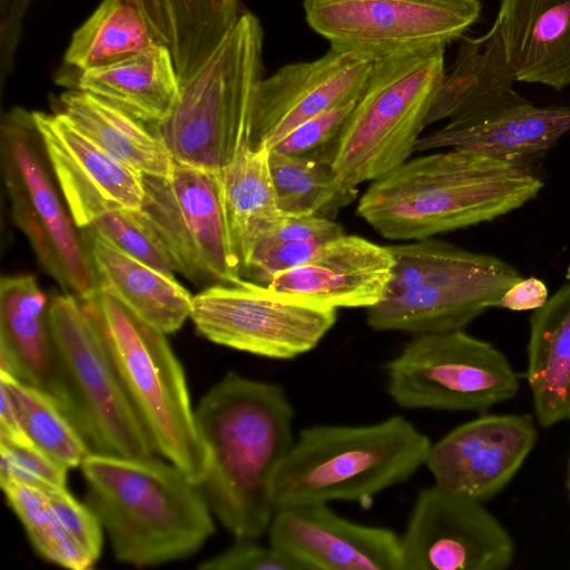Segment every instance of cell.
Masks as SVG:
<instances>
[{"label": "cell", "instance_id": "obj_36", "mask_svg": "<svg viewBox=\"0 0 570 570\" xmlns=\"http://www.w3.org/2000/svg\"><path fill=\"white\" fill-rule=\"evenodd\" d=\"M68 469L35 444L20 445L0 439V482L16 480L48 493L66 488Z\"/></svg>", "mask_w": 570, "mask_h": 570}, {"label": "cell", "instance_id": "obj_2", "mask_svg": "<svg viewBox=\"0 0 570 570\" xmlns=\"http://www.w3.org/2000/svg\"><path fill=\"white\" fill-rule=\"evenodd\" d=\"M529 168L450 148L410 158L371 181L356 214L391 240H419L494 220L538 197Z\"/></svg>", "mask_w": 570, "mask_h": 570}, {"label": "cell", "instance_id": "obj_31", "mask_svg": "<svg viewBox=\"0 0 570 570\" xmlns=\"http://www.w3.org/2000/svg\"><path fill=\"white\" fill-rule=\"evenodd\" d=\"M173 56L180 86L220 46L242 12L238 0H147Z\"/></svg>", "mask_w": 570, "mask_h": 570}, {"label": "cell", "instance_id": "obj_9", "mask_svg": "<svg viewBox=\"0 0 570 570\" xmlns=\"http://www.w3.org/2000/svg\"><path fill=\"white\" fill-rule=\"evenodd\" d=\"M399 272L411 287L366 308L374 331L414 335L463 330L498 307L504 292L522 278L508 262L429 237L402 244Z\"/></svg>", "mask_w": 570, "mask_h": 570}, {"label": "cell", "instance_id": "obj_22", "mask_svg": "<svg viewBox=\"0 0 570 570\" xmlns=\"http://www.w3.org/2000/svg\"><path fill=\"white\" fill-rule=\"evenodd\" d=\"M81 232L99 292L112 296L139 320L166 335L178 331L190 317L193 295L175 277L122 250L90 228Z\"/></svg>", "mask_w": 570, "mask_h": 570}, {"label": "cell", "instance_id": "obj_37", "mask_svg": "<svg viewBox=\"0 0 570 570\" xmlns=\"http://www.w3.org/2000/svg\"><path fill=\"white\" fill-rule=\"evenodd\" d=\"M356 99L305 121L269 149L287 155L314 157L330 163L331 151Z\"/></svg>", "mask_w": 570, "mask_h": 570}, {"label": "cell", "instance_id": "obj_17", "mask_svg": "<svg viewBox=\"0 0 570 570\" xmlns=\"http://www.w3.org/2000/svg\"><path fill=\"white\" fill-rule=\"evenodd\" d=\"M537 438L530 414H483L432 443L425 466L435 484L484 502L510 483Z\"/></svg>", "mask_w": 570, "mask_h": 570}, {"label": "cell", "instance_id": "obj_18", "mask_svg": "<svg viewBox=\"0 0 570 570\" xmlns=\"http://www.w3.org/2000/svg\"><path fill=\"white\" fill-rule=\"evenodd\" d=\"M267 533L303 570H402L399 534L347 520L327 503L276 509Z\"/></svg>", "mask_w": 570, "mask_h": 570}, {"label": "cell", "instance_id": "obj_38", "mask_svg": "<svg viewBox=\"0 0 570 570\" xmlns=\"http://www.w3.org/2000/svg\"><path fill=\"white\" fill-rule=\"evenodd\" d=\"M63 528L95 564L104 546V529L95 512L66 488L47 493Z\"/></svg>", "mask_w": 570, "mask_h": 570}, {"label": "cell", "instance_id": "obj_11", "mask_svg": "<svg viewBox=\"0 0 570 570\" xmlns=\"http://www.w3.org/2000/svg\"><path fill=\"white\" fill-rule=\"evenodd\" d=\"M40 147L32 111L16 107L2 117L1 160L12 217L42 269L63 293L85 299L98 292L95 269Z\"/></svg>", "mask_w": 570, "mask_h": 570}, {"label": "cell", "instance_id": "obj_16", "mask_svg": "<svg viewBox=\"0 0 570 570\" xmlns=\"http://www.w3.org/2000/svg\"><path fill=\"white\" fill-rule=\"evenodd\" d=\"M376 59L331 46L318 59L285 65L263 78L253 106L249 146L269 149L305 121L356 99Z\"/></svg>", "mask_w": 570, "mask_h": 570}, {"label": "cell", "instance_id": "obj_14", "mask_svg": "<svg viewBox=\"0 0 570 570\" xmlns=\"http://www.w3.org/2000/svg\"><path fill=\"white\" fill-rule=\"evenodd\" d=\"M308 26L331 46L376 58L461 38L482 11L480 0H304Z\"/></svg>", "mask_w": 570, "mask_h": 570}, {"label": "cell", "instance_id": "obj_8", "mask_svg": "<svg viewBox=\"0 0 570 570\" xmlns=\"http://www.w3.org/2000/svg\"><path fill=\"white\" fill-rule=\"evenodd\" d=\"M52 365L47 389L90 453L124 458L155 455L107 350L79 298L63 293L49 302Z\"/></svg>", "mask_w": 570, "mask_h": 570}, {"label": "cell", "instance_id": "obj_34", "mask_svg": "<svg viewBox=\"0 0 570 570\" xmlns=\"http://www.w3.org/2000/svg\"><path fill=\"white\" fill-rule=\"evenodd\" d=\"M0 380L18 400L32 443L62 466H80L90 450L71 420L46 391L0 371Z\"/></svg>", "mask_w": 570, "mask_h": 570}, {"label": "cell", "instance_id": "obj_13", "mask_svg": "<svg viewBox=\"0 0 570 570\" xmlns=\"http://www.w3.org/2000/svg\"><path fill=\"white\" fill-rule=\"evenodd\" d=\"M336 308L243 279L216 283L191 298L190 320L208 341L275 360L315 348L336 323Z\"/></svg>", "mask_w": 570, "mask_h": 570}, {"label": "cell", "instance_id": "obj_5", "mask_svg": "<svg viewBox=\"0 0 570 570\" xmlns=\"http://www.w3.org/2000/svg\"><path fill=\"white\" fill-rule=\"evenodd\" d=\"M262 24L242 12L206 63L180 86L178 100L149 125L174 160L219 171L249 146L257 87L263 79Z\"/></svg>", "mask_w": 570, "mask_h": 570}, {"label": "cell", "instance_id": "obj_39", "mask_svg": "<svg viewBox=\"0 0 570 570\" xmlns=\"http://www.w3.org/2000/svg\"><path fill=\"white\" fill-rule=\"evenodd\" d=\"M200 570H303V568L272 544L257 539L235 538L220 553L203 561Z\"/></svg>", "mask_w": 570, "mask_h": 570}, {"label": "cell", "instance_id": "obj_19", "mask_svg": "<svg viewBox=\"0 0 570 570\" xmlns=\"http://www.w3.org/2000/svg\"><path fill=\"white\" fill-rule=\"evenodd\" d=\"M570 132V106H535L514 89L422 135L415 151L455 148L528 167Z\"/></svg>", "mask_w": 570, "mask_h": 570}, {"label": "cell", "instance_id": "obj_3", "mask_svg": "<svg viewBox=\"0 0 570 570\" xmlns=\"http://www.w3.org/2000/svg\"><path fill=\"white\" fill-rule=\"evenodd\" d=\"M80 468L86 504L119 562L154 567L179 561L197 553L215 532L199 485L164 458L90 453Z\"/></svg>", "mask_w": 570, "mask_h": 570}, {"label": "cell", "instance_id": "obj_10", "mask_svg": "<svg viewBox=\"0 0 570 570\" xmlns=\"http://www.w3.org/2000/svg\"><path fill=\"white\" fill-rule=\"evenodd\" d=\"M142 204L130 210L174 272L198 286L244 278L223 199L219 171L174 160L167 176L141 175Z\"/></svg>", "mask_w": 570, "mask_h": 570}, {"label": "cell", "instance_id": "obj_23", "mask_svg": "<svg viewBox=\"0 0 570 570\" xmlns=\"http://www.w3.org/2000/svg\"><path fill=\"white\" fill-rule=\"evenodd\" d=\"M70 86L148 126L163 120L180 94V81L167 46L78 72Z\"/></svg>", "mask_w": 570, "mask_h": 570}, {"label": "cell", "instance_id": "obj_26", "mask_svg": "<svg viewBox=\"0 0 570 570\" xmlns=\"http://www.w3.org/2000/svg\"><path fill=\"white\" fill-rule=\"evenodd\" d=\"M56 107L77 130L139 175L170 174L174 159L148 125L78 89L62 92Z\"/></svg>", "mask_w": 570, "mask_h": 570}, {"label": "cell", "instance_id": "obj_35", "mask_svg": "<svg viewBox=\"0 0 570 570\" xmlns=\"http://www.w3.org/2000/svg\"><path fill=\"white\" fill-rule=\"evenodd\" d=\"M0 485L8 505L41 558L71 570L94 567L63 528L46 492L16 480L1 481Z\"/></svg>", "mask_w": 570, "mask_h": 570}, {"label": "cell", "instance_id": "obj_41", "mask_svg": "<svg viewBox=\"0 0 570 570\" xmlns=\"http://www.w3.org/2000/svg\"><path fill=\"white\" fill-rule=\"evenodd\" d=\"M548 298V288L543 281L537 277L521 278L504 292L498 307L517 312L534 311Z\"/></svg>", "mask_w": 570, "mask_h": 570}, {"label": "cell", "instance_id": "obj_27", "mask_svg": "<svg viewBox=\"0 0 570 570\" xmlns=\"http://www.w3.org/2000/svg\"><path fill=\"white\" fill-rule=\"evenodd\" d=\"M518 81L508 61L499 24L479 37H461L453 65L425 120V127L463 117L513 90Z\"/></svg>", "mask_w": 570, "mask_h": 570}, {"label": "cell", "instance_id": "obj_15", "mask_svg": "<svg viewBox=\"0 0 570 570\" xmlns=\"http://www.w3.org/2000/svg\"><path fill=\"white\" fill-rule=\"evenodd\" d=\"M483 502L438 484L416 495L400 535L402 570H505L515 544Z\"/></svg>", "mask_w": 570, "mask_h": 570}, {"label": "cell", "instance_id": "obj_24", "mask_svg": "<svg viewBox=\"0 0 570 570\" xmlns=\"http://www.w3.org/2000/svg\"><path fill=\"white\" fill-rule=\"evenodd\" d=\"M49 302L31 274L0 283V371L47 392L52 365Z\"/></svg>", "mask_w": 570, "mask_h": 570}, {"label": "cell", "instance_id": "obj_32", "mask_svg": "<svg viewBox=\"0 0 570 570\" xmlns=\"http://www.w3.org/2000/svg\"><path fill=\"white\" fill-rule=\"evenodd\" d=\"M32 116L41 140L56 147L105 196L129 210L140 208L141 175L109 156L62 114L32 111Z\"/></svg>", "mask_w": 570, "mask_h": 570}, {"label": "cell", "instance_id": "obj_40", "mask_svg": "<svg viewBox=\"0 0 570 570\" xmlns=\"http://www.w3.org/2000/svg\"><path fill=\"white\" fill-rule=\"evenodd\" d=\"M33 0H0V89L14 70L23 20Z\"/></svg>", "mask_w": 570, "mask_h": 570}, {"label": "cell", "instance_id": "obj_42", "mask_svg": "<svg viewBox=\"0 0 570 570\" xmlns=\"http://www.w3.org/2000/svg\"><path fill=\"white\" fill-rule=\"evenodd\" d=\"M0 395V439L20 445L33 444L26 431L18 400L11 389L1 380Z\"/></svg>", "mask_w": 570, "mask_h": 570}, {"label": "cell", "instance_id": "obj_43", "mask_svg": "<svg viewBox=\"0 0 570 570\" xmlns=\"http://www.w3.org/2000/svg\"><path fill=\"white\" fill-rule=\"evenodd\" d=\"M566 490L568 495V501L570 504V455L567 464V475H566Z\"/></svg>", "mask_w": 570, "mask_h": 570}, {"label": "cell", "instance_id": "obj_12", "mask_svg": "<svg viewBox=\"0 0 570 570\" xmlns=\"http://www.w3.org/2000/svg\"><path fill=\"white\" fill-rule=\"evenodd\" d=\"M385 375L389 396L405 410L485 412L520 386L507 356L463 330L414 335Z\"/></svg>", "mask_w": 570, "mask_h": 570}, {"label": "cell", "instance_id": "obj_7", "mask_svg": "<svg viewBox=\"0 0 570 570\" xmlns=\"http://www.w3.org/2000/svg\"><path fill=\"white\" fill-rule=\"evenodd\" d=\"M444 52L429 46L376 59L330 155L345 189L410 159L445 76Z\"/></svg>", "mask_w": 570, "mask_h": 570}, {"label": "cell", "instance_id": "obj_4", "mask_svg": "<svg viewBox=\"0 0 570 570\" xmlns=\"http://www.w3.org/2000/svg\"><path fill=\"white\" fill-rule=\"evenodd\" d=\"M431 444L402 415L365 425L305 428L277 471L275 510L333 501L368 505L425 465Z\"/></svg>", "mask_w": 570, "mask_h": 570}, {"label": "cell", "instance_id": "obj_28", "mask_svg": "<svg viewBox=\"0 0 570 570\" xmlns=\"http://www.w3.org/2000/svg\"><path fill=\"white\" fill-rule=\"evenodd\" d=\"M167 46L147 0H102L78 27L63 62L78 72Z\"/></svg>", "mask_w": 570, "mask_h": 570}, {"label": "cell", "instance_id": "obj_21", "mask_svg": "<svg viewBox=\"0 0 570 570\" xmlns=\"http://www.w3.org/2000/svg\"><path fill=\"white\" fill-rule=\"evenodd\" d=\"M495 21L518 81L570 85V0H499Z\"/></svg>", "mask_w": 570, "mask_h": 570}, {"label": "cell", "instance_id": "obj_30", "mask_svg": "<svg viewBox=\"0 0 570 570\" xmlns=\"http://www.w3.org/2000/svg\"><path fill=\"white\" fill-rule=\"evenodd\" d=\"M219 176L228 229L243 272L257 244L286 216L278 206L268 149L245 148Z\"/></svg>", "mask_w": 570, "mask_h": 570}, {"label": "cell", "instance_id": "obj_20", "mask_svg": "<svg viewBox=\"0 0 570 570\" xmlns=\"http://www.w3.org/2000/svg\"><path fill=\"white\" fill-rule=\"evenodd\" d=\"M393 264L387 246L343 234L306 264L276 274L267 286L336 309L368 308L384 298Z\"/></svg>", "mask_w": 570, "mask_h": 570}, {"label": "cell", "instance_id": "obj_29", "mask_svg": "<svg viewBox=\"0 0 570 570\" xmlns=\"http://www.w3.org/2000/svg\"><path fill=\"white\" fill-rule=\"evenodd\" d=\"M42 144L77 228H90L122 250L175 277L170 263L142 232L130 210L105 196L56 147Z\"/></svg>", "mask_w": 570, "mask_h": 570}, {"label": "cell", "instance_id": "obj_25", "mask_svg": "<svg viewBox=\"0 0 570 570\" xmlns=\"http://www.w3.org/2000/svg\"><path fill=\"white\" fill-rule=\"evenodd\" d=\"M525 376L537 422L570 421V282L530 316Z\"/></svg>", "mask_w": 570, "mask_h": 570}, {"label": "cell", "instance_id": "obj_33", "mask_svg": "<svg viewBox=\"0 0 570 570\" xmlns=\"http://www.w3.org/2000/svg\"><path fill=\"white\" fill-rule=\"evenodd\" d=\"M268 165L279 209L286 216L332 218L356 197L345 189L328 161L268 149Z\"/></svg>", "mask_w": 570, "mask_h": 570}, {"label": "cell", "instance_id": "obj_6", "mask_svg": "<svg viewBox=\"0 0 570 570\" xmlns=\"http://www.w3.org/2000/svg\"><path fill=\"white\" fill-rule=\"evenodd\" d=\"M100 336L155 452L199 484L207 466L183 366L166 334L102 292L79 299Z\"/></svg>", "mask_w": 570, "mask_h": 570}, {"label": "cell", "instance_id": "obj_1", "mask_svg": "<svg viewBox=\"0 0 570 570\" xmlns=\"http://www.w3.org/2000/svg\"><path fill=\"white\" fill-rule=\"evenodd\" d=\"M207 466L198 484L234 538L259 539L275 512L273 488L293 442L294 409L277 383L228 372L195 410Z\"/></svg>", "mask_w": 570, "mask_h": 570}]
</instances>
